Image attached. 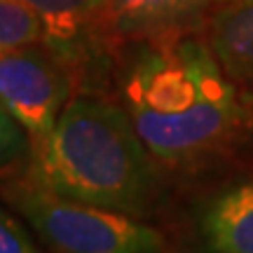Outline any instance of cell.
Returning a JSON list of instances; mask_svg holds the SVG:
<instances>
[{
  "mask_svg": "<svg viewBox=\"0 0 253 253\" xmlns=\"http://www.w3.org/2000/svg\"><path fill=\"white\" fill-rule=\"evenodd\" d=\"M207 42L227 78L253 89V0H223L207 21Z\"/></svg>",
  "mask_w": 253,
  "mask_h": 253,
  "instance_id": "8",
  "label": "cell"
},
{
  "mask_svg": "<svg viewBox=\"0 0 253 253\" xmlns=\"http://www.w3.org/2000/svg\"><path fill=\"white\" fill-rule=\"evenodd\" d=\"M73 68L45 42L0 52V106L31 141L42 138L71 101Z\"/></svg>",
  "mask_w": 253,
  "mask_h": 253,
  "instance_id": "4",
  "label": "cell"
},
{
  "mask_svg": "<svg viewBox=\"0 0 253 253\" xmlns=\"http://www.w3.org/2000/svg\"><path fill=\"white\" fill-rule=\"evenodd\" d=\"M26 131L7 110L0 106V169L14 162L26 148Z\"/></svg>",
  "mask_w": 253,
  "mask_h": 253,
  "instance_id": "11",
  "label": "cell"
},
{
  "mask_svg": "<svg viewBox=\"0 0 253 253\" xmlns=\"http://www.w3.org/2000/svg\"><path fill=\"white\" fill-rule=\"evenodd\" d=\"M204 253H253V178L209 199L197 218Z\"/></svg>",
  "mask_w": 253,
  "mask_h": 253,
  "instance_id": "6",
  "label": "cell"
},
{
  "mask_svg": "<svg viewBox=\"0 0 253 253\" xmlns=\"http://www.w3.org/2000/svg\"><path fill=\"white\" fill-rule=\"evenodd\" d=\"M122 71V101L157 162L181 167L220 150L249 110L207 38L141 40Z\"/></svg>",
  "mask_w": 253,
  "mask_h": 253,
  "instance_id": "1",
  "label": "cell"
},
{
  "mask_svg": "<svg viewBox=\"0 0 253 253\" xmlns=\"http://www.w3.org/2000/svg\"><path fill=\"white\" fill-rule=\"evenodd\" d=\"M0 253H40L26 227L0 204Z\"/></svg>",
  "mask_w": 253,
  "mask_h": 253,
  "instance_id": "10",
  "label": "cell"
},
{
  "mask_svg": "<svg viewBox=\"0 0 253 253\" xmlns=\"http://www.w3.org/2000/svg\"><path fill=\"white\" fill-rule=\"evenodd\" d=\"M242 99H244V106L249 110V122H253V89H246L242 94Z\"/></svg>",
  "mask_w": 253,
  "mask_h": 253,
  "instance_id": "12",
  "label": "cell"
},
{
  "mask_svg": "<svg viewBox=\"0 0 253 253\" xmlns=\"http://www.w3.org/2000/svg\"><path fill=\"white\" fill-rule=\"evenodd\" d=\"M153 160L125 106L82 94L31 141L26 176L63 199L143 218L157 199Z\"/></svg>",
  "mask_w": 253,
  "mask_h": 253,
  "instance_id": "2",
  "label": "cell"
},
{
  "mask_svg": "<svg viewBox=\"0 0 253 253\" xmlns=\"http://www.w3.org/2000/svg\"><path fill=\"white\" fill-rule=\"evenodd\" d=\"M2 197L56 253H167V239L141 218L52 195L28 176L5 183Z\"/></svg>",
  "mask_w": 253,
  "mask_h": 253,
  "instance_id": "3",
  "label": "cell"
},
{
  "mask_svg": "<svg viewBox=\"0 0 253 253\" xmlns=\"http://www.w3.org/2000/svg\"><path fill=\"white\" fill-rule=\"evenodd\" d=\"M42 21L21 0H0V52L42 42Z\"/></svg>",
  "mask_w": 253,
  "mask_h": 253,
  "instance_id": "9",
  "label": "cell"
},
{
  "mask_svg": "<svg viewBox=\"0 0 253 253\" xmlns=\"http://www.w3.org/2000/svg\"><path fill=\"white\" fill-rule=\"evenodd\" d=\"M218 2H223V0H216V5H218Z\"/></svg>",
  "mask_w": 253,
  "mask_h": 253,
  "instance_id": "13",
  "label": "cell"
},
{
  "mask_svg": "<svg viewBox=\"0 0 253 253\" xmlns=\"http://www.w3.org/2000/svg\"><path fill=\"white\" fill-rule=\"evenodd\" d=\"M42 21L45 42L68 66L80 63L106 31H113L110 0H21Z\"/></svg>",
  "mask_w": 253,
  "mask_h": 253,
  "instance_id": "5",
  "label": "cell"
},
{
  "mask_svg": "<svg viewBox=\"0 0 253 253\" xmlns=\"http://www.w3.org/2000/svg\"><path fill=\"white\" fill-rule=\"evenodd\" d=\"M216 0H110L115 33L134 40L181 36Z\"/></svg>",
  "mask_w": 253,
  "mask_h": 253,
  "instance_id": "7",
  "label": "cell"
}]
</instances>
